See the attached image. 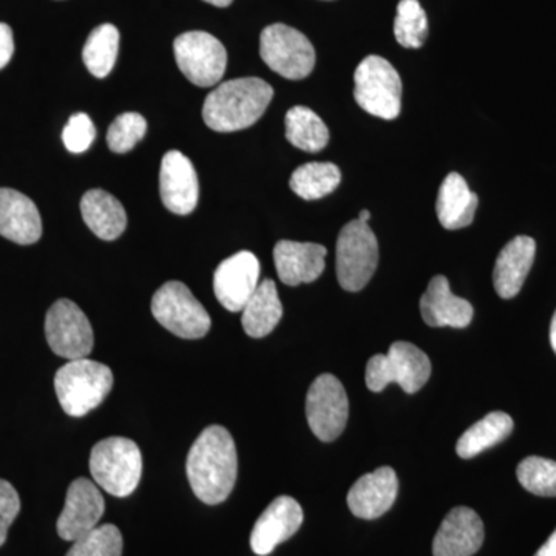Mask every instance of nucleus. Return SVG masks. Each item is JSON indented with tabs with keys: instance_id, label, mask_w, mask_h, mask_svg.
<instances>
[{
	"instance_id": "36",
	"label": "nucleus",
	"mask_w": 556,
	"mask_h": 556,
	"mask_svg": "<svg viewBox=\"0 0 556 556\" xmlns=\"http://www.w3.org/2000/svg\"><path fill=\"white\" fill-rule=\"evenodd\" d=\"M14 53L13 30L7 24H0V70L7 67Z\"/></svg>"
},
{
	"instance_id": "9",
	"label": "nucleus",
	"mask_w": 556,
	"mask_h": 556,
	"mask_svg": "<svg viewBox=\"0 0 556 556\" xmlns=\"http://www.w3.org/2000/svg\"><path fill=\"white\" fill-rule=\"evenodd\" d=\"M260 56L270 70L291 80L305 79L316 65V50L309 39L285 24L269 25L262 31Z\"/></svg>"
},
{
	"instance_id": "16",
	"label": "nucleus",
	"mask_w": 556,
	"mask_h": 556,
	"mask_svg": "<svg viewBox=\"0 0 556 556\" xmlns=\"http://www.w3.org/2000/svg\"><path fill=\"white\" fill-rule=\"evenodd\" d=\"M303 522V510L291 496H278L263 511L251 533V547L255 555L273 554L278 544L298 533Z\"/></svg>"
},
{
	"instance_id": "31",
	"label": "nucleus",
	"mask_w": 556,
	"mask_h": 556,
	"mask_svg": "<svg viewBox=\"0 0 556 556\" xmlns=\"http://www.w3.org/2000/svg\"><path fill=\"white\" fill-rule=\"evenodd\" d=\"M519 484L536 496H556V463L546 457L529 456L517 468Z\"/></svg>"
},
{
	"instance_id": "27",
	"label": "nucleus",
	"mask_w": 556,
	"mask_h": 556,
	"mask_svg": "<svg viewBox=\"0 0 556 556\" xmlns=\"http://www.w3.org/2000/svg\"><path fill=\"white\" fill-rule=\"evenodd\" d=\"M287 138L294 148L317 153L327 148L329 130L317 113L308 108H292L285 118Z\"/></svg>"
},
{
	"instance_id": "29",
	"label": "nucleus",
	"mask_w": 556,
	"mask_h": 556,
	"mask_svg": "<svg viewBox=\"0 0 556 556\" xmlns=\"http://www.w3.org/2000/svg\"><path fill=\"white\" fill-rule=\"evenodd\" d=\"M119 51V31L115 25L104 24L94 28L84 46V64L91 75L105 78L115 67Z\"/></svg>"
},
{
	"instance_id": "40",
	"label": "nucleus",
	"mask_w": 556,
	"mask_h": 556,
	"mask_svg": "<svg viewBox=\"0 0 556 556\" xmlns=\"http://www.w3.org/2000/svg\"><path fill=\"white\" fill-rule=\"evenodd\" d=\"M358 219L364 223H368L371 219V212L368 208H362L361 214H358Z\"/></svg>"
},
{
	"instance_id": "4",
	"label": "nucleus",
	"mask_w": 556,
	"mask_h": 556,
	"mask_svg": "<svg viewBox=\"0 0 556 556\" xmlns=\"http://www.w3.org/2000/svg\"><path fill=\"white\" fill-rule=\"evenodd\" d=\"M90 473L110 495L129 496L141 481V450L127 438L104 439L91 450Z\"/></svg>"
},
{
	"instance_id": "35",
	"label": "nucleus",
	"mask_w": 556,
	"mask_h": 556,
	"mask_svg": "<svg viewBox=\"0 0 556 556\" xmlns=\"http://www.w3.org/2000/svg\"><path fill=\"white\" fill-rule=\"evenodd\" d=\"M21 511V497L10 482L0 479V546L9 536V529Z\"/></svg>"
},
{
	"instance_id": "34",
	"label": "nucleus",
	"mask_w": 556,
	"mask_h": 556,
	"mask_svg": "<svg viewBox=\"0 0 556 556\" xmlns=\"http://www.w3.org/2000/svg\"><path fill=\"white\" fill-rule=\"evenodd\" d=\"M97 138L93 121L86 113H76L68 119L62 131V141L72 153H83L90 149Z\"/></svg>"
},
{
	"instance_id": "25",
	"label": "nucleus",
	"mask_w": 556,
	"mask_h": 556,
	"mask_svg": "<svg viewBox=\"0 0 556 556\" xmlns=\"http://www.w3.org/2000/svg\"><path fill=\"white\" fill-rule=\"evenodd\" d=\"M241 313V324L249 338L262 339L270 334L283 316L276 283L263 280Z\"/></svg>"
},
{
	"instance_id": "14",
	"label": "nucleus",
	"mask_w": 556,
	"mask_h": 556,
	"mask_svg": "<svg viewBox=\"0 0 556 556\" xmlns=\"http://www.w3.org/2000/svg\"><path fill=\"white\" fill-rule=\"evenodd\" d=\"M104 508V497L97 484L86 478L76 479L68 486L64 510L58 519V533L62 540L73 543L98 527Z\"/></svg>"
},
{
	"instance_id": "32",
	"label": "nucleus",
	"mask_w": 556,
	"mask_h": 556,
	"mask_svg": "<svg viewBox=\"0 0 556 556\" xmlns=\"http://www.w3.org/2000/svg\"><path fill=\"white\" fill-rule=\"evenodd\" d=\"M123 555V535L113 525L94 527L86 535L73 541L65 556H121Z\"/></svg>"
},
{
	"instance_id": "18",
	"label": "nucleus",
	"mask_w": 556,
	"mask_h": 556,
	"mask_svg": "<svg viewBox=\"0 0 556 556\" xmlns=\"http://www.w3.org/2000/svg\"><path fill=\"white\" fill-rule=\"evenodd\" d=\"M484 543V525L477 511L455 507L433 540L434 556H473Z\"/></svg>"
},
{
	"instance_id": "11",
	"label": "nucleus",
	"mask_w": 556,
	"mask_h": 556,
	"mask_svg": "<svg viewBox=\"0 0 556 556\" xmlns=\"http://www.w3.org/2000/svg\"><path fill=\"white\" fill-rule=\"evenodd\" d=\"M46 338L51 351L68 361L86 358L94 345L89 318L68 299L58 300L47 313Z\"/></svg>"
},
{
	"instance_id": "30",
	"label": "nucleus",
	"mask_w": 556,
	"mask_h": 556,
	"mask_svg": "<svg viewBox=\"0 0 556 556\" xmlns=\"http://www.w3.org/2000/svg\"><path fill=\"white\" fill-rule=\"evenodd\" d=\"M394 36L405 49H420L428 38V20L419 0H401L394 20Z\"/></svg>"
},
{
	"instance_id": "21",
	"label": "nucleus",
	"mask_w": 556,
	"mask_h": 556,
	"mask_svg": "<svg viewBox=\"0 0 556 556\" xmlns=\"http://www.w3.org/2000/svg\"><path fill=\"white\" fill-rule=\"evenodd\" d=\"M0 236L17 244L36 243L42 236L38 207L17 190L0 189Z\"/></svg>"
},
{
	"instance_id": "19",
	"label": "nucleus",
	"mask_w": 556,
	"mask_h": 556,
	"mask_svg": "<svg viewBox=\"0 0 556 556\" xmlns=\"http://www.w3.org/2000/svg\"><path fill=\"white\" fill-rule=\"evenodd\" d=\"M327 248L316 243L281 240L274 248L278 278L288 287L313 283L324 274Z\"/></svg>"
},
{
	"instance_id": "20",
	"label": "nucleus",
	"mask_w": 556,
	"mask_h": 556,
	"mask_svg": "<svg viewBox=\"0 0 556 556\" xmlns=\"http://www.w3.org/2000/svg\"><path fill=\"white\" fill-rule=\"evenodd\" d=\"M419 308L428 327L467 328L473 320V306L453 294L448 278L444 276L431 278Z\"/></svg>"
},
{
	"instance_id": "7",
	"label": "nucleus",
	"mask_w": 556,
	"mask_h": 556,
	"mask_svg": "<svg viewBox=\"0 0 556 556\" xmlns=\"http://www.w3.org/2000/svg\"><path fill=\"white\" fill-rule=\"evenodd\" d=\"M354 98L365 112L396 119L402 108V80L396 68L380 56H368L354 73Z\"/></svg>"
},
{
	"instance_id": "39",
	"label": "nucleus",
	"mask_w": 556,
	"mask_h": 556,
	"mask_svg": "<svg viewBox=\"0 0 556 556\" xmlns=\"http://www.w3.org/2000/svg\"><path fill=\"white\" fill-rule=\"evenodd\" d=\"M204 2L211 3V5L218 7V9H226L233 0H204Z\"/></svg>"
},
{
	"instance_id": "13",
	"label": "nucleus",
	"mask_w": 556,
	"mask_h": 556,
	"mask_svg": "<svg viewBox=\"0 0 556 556\" xmlns=\"http://www.w3.org/2000/svg\"><path fill=\"white\" fill-rule=\"evenodd\" d=\"M260 262L252 252H237L215 270V298L230 313H241L258 288Z\"/></svg>"
},
{
	"instance_id": "38",
	"label": "nucleus",
	"mask_w": 556,
	"mask_h": 556,
	"mask_svg": "<svg viewBox=\"0 0 556 556\" xmlns=\"http://www.w3.org/2000/svg\"><path fill=\"white\" fill-rule=\"evenodd\" d=\"M551 345L554 348L555 354H556V313L554 318H552L551 324Z\"/></svg>"
},
{
	"instance_id": "6",
	"label": "nucleus",
	"mask_w": 556,
	"mask_h": 556,
	"mask_svg": "<svg viewBox=\"0 0 556 556\" xmlns=\"http://www.w3.org/2000/svg\"><path fill=\"white\" fill-rule=\"evenodd\" d=\"M379 263V243L368 223L353 219L340 230L336 248V270L340 287L358 292L367 287Z\"/></svg>"
},
{
	"instance_id": "24",
	"label": "nucleus",
	"mask_w": 556,
	"mask_h": 556,
	"mask_svg": "<svg viewBox=\"0 0 556 556\" xmlns=\"http://www.w3.org/2000/svg\"><path fill=\"white\" fill-rule=\"evenodd\" d=\"M84 222L98 239L112 241L127 228L126 208L105 190H89L80 200Z\"/></svg>"
},
{
	"instance_id": "37",
	"label": "nucleus",
	"mask_w": 556,
	"mask_h": 556,
	"mask_svg": "<svg viewBox=\"0 0 556 556\" xmlns=\"http://www.w3.org/2000/svg\"><path fill=\"white\" fill-rule=\"evenodd\" d=\"M535 556H556V529L546 543L536 552Z\"/></svg>"
},
{
	"instance_id": "26",
	"label": "nucleus",
	"mask_w": 556,
	"mask_h": 556,
	"mask_svg": "<svg viewBox=\"0 0 556 556\" xmlns=\"http://www.w3.org/2000/svg\"><path fill=\"white\" fill-rule=\"evenodd\" d=\"M514 431V419L503 412H493L475 426L468 428L456 444L457 456L463 459L478 456L485 450L495 447Z\"/></svg>"
},
{
	"instance_id": "10",
	"label": "nucleus",
	"mask_w": 556,
	"mask_h": 556,
	"mask_svg": "<svg viewBox=\"0 0 556 556\" xmlns=\"http://www.w3.org/2000/svg\"><path fill=\"white\" fill-rule=\"evenodd\" d=\"M175 60L182 75L199 87L222 80L228 65L225 46L206 31H189L174 42Z\"/></svg>"
},
{
	"instance_id": "2",
	"label": "nucleus",
	"mask_w": 556,
	"mask_h": 556,
	"mask_svg": "<svg viewBox=\"0 0 556 556\" xmlns=\"http://www.w3.org/2000/svg\"><path fill=\"white\" fill-rule=\"evenodd\" d=\"M266 80L240 78L223 83L204 101L203 118L208 129L229 134L254 126L273 101Z\"/></svg>"
},
{
	"instance_id": "3",
	"label": "nucleus",
	"mask_w": 556,
	"mask_h": 556,
	"mask_svg": "<svg viewBox=\"0 0 556 556\" xmlns=\"http://www.w3.org/2000/svg\"><path fill=\"white\" fill-rule=\"evenodd\" d=\"M112 388V369L89 358L70 361L54 376L58 401L62 409L73 417L86 416L100 407Z\"/></svg>"
},
{
	"instance_id": "8",
	"label": "nucleus",
	"mask_w": 556,
	"mask_h": 556,
	"mask_svg": "<svg viewBox=\"0 0 556 556\" xmlns=\"http://www.w3.org/2000/svg\"><path fill=\"white\" fill-rule=\"evenodd\" d=\"M156 321L181 339L204 338L211 329V317L195 295L181 281H167L152 299Z\"/></svg>"
},
{
	"instance_id": "15",
	"label": "nucleus",
	"mask_w": 556,
	"mask_h": 556,
	"mask_svg": "<svg viewBox=\"0 0 556 556\" xmlns=\"http://www.w3.org/2000/svg\"><path fill=\"white\" fill-rule=\"evenodd\" d=\"M160 193L164 206L177 215H188L199 204L195 167L178 150H170L161 161Z\"/></svg>"
},
{
	"instance_id": "17",
	"label": "nucleus",
	"mask_w": 556,
	"mask_h": 556,
	"mask_svg": "<svg viewBox=\"0 0 556 556\" xmlns=\"http://www.w3.org/2000/svg\"><path fill=\"white\" fill-rule=\"evenodd\" d=\"M399 481L391 467H380L358 478L348 493V507L354 517L378 519L396 503Z\"/></svg>"
},
{
	"instance_id": "33",
	"label": "nucleus",
	"mask_w": 556,
	"mask_h": 556,
	"mask_svg": "<svg viewBox=\"0 0 556 556\" xmlns=\"http://www.w3.org/2000/svg\"><path fill=\"white\" fill-rule=\"evenodd\" d=\"M148 121L139 113H123L113 121L108 134V144L115 153L130 152L146 137Z\"/></svg>"
},
{
	"instance_id": "1",
	"label": "nucleus",
	"mask_w": 556,
	"mask_h": 556,
	"mask_svg": "<svg viewBox=\"0 0 556 556\" xmlns=\"http://www.w3.org/2000/svg\"><path fill=\"white\" fill-rule=\"evenodd\" d=\"M239 470L236 442L225 427H207L193 442L186 463L189 484L201 503L217 506L232 493Z\"/></svg>"
},
{
	"instance_id": "12",
	"label": "nucleus",
	"mask_w": 556,
	"mask_h": 556,
	"mask_svg": "<svg viewBox=\"0 0 556 556\" xmlns=\"http://www.w3.org/2000/svg\"><path fill=\"white\" fill-rule=\"evenodd\" d=\"M350 402L336 376L321 375L314 380L306 396V419L320 441H336L345 430Z\"/></svg>"
},
{
	"instance_id": "28",
	"label": "nucleus",
	"mask_w": 556,
	"mask_h": 556,
	"mask_svg": "<svg viewBox=\"0 0 556 556\" xmlns=\"http://www.w3.org/2000/svg\"><path fill=\"white\" fill-rule=\"evenodd\" d=\"M342 181V174L332 163H308L300 166L292 174V192L303 200H320L334 192Z\"/></svg>"
},
{
	"instance_id": "5",
	"label": "nucleus",
	"mask_w": 556,
	"mask_h": 556,
	"mask_svg": "<svg viewBox=\"0 0 556 556\" xmlns=\"http://www.w3.org/2000/svg\"><path fill=\"white\" fill-rule=\"evenodd\" d=\"M431 375V362L422 350L408 342H394L388 354H376L368 361V390L379 393L390 383H397L405 393L415 394Z\"/></svg>"
},
{
	"instance_id": "23",
	"label": "nucleus",
	"mask_w": 556,
	"mask_h": 556,
	"mask_svg": "<svg viewBox=\"0 0 556 556\" xmlns=\"http://www.w3.org/2000/svg\"><path fill=\"white\" fill-rule=\"evenodd\" d=\"M479 199L471 192L466 179L453 172L442 181L437 201V214L442 228L457 230L473 223Z\"/></svg>"
},
{
	"instance_id": "22",
	"label": "nucleus",
	"mask_w": 556,
	"mask_h": 556,
	"mask_svg": "<svg viewBox=\"0 0 556 556\" xmlns=\"http://www.w3.org/2000/svg\"><path fill=\"white\" fill-rule=\"evenodd\" d=\"M535 254V240L526 236L515 237L503 248L493 269V285L501 299L517 298L532 269Z\"/></svg>"
}]
</instances>
